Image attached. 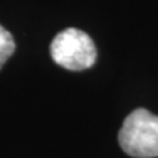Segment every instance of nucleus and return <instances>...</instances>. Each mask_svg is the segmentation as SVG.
Wrapping results in <instances>:
<instances>
[{
	"label": "nucleus",
	"mask_w": 158,
	"mask_h": 158,
	"mask_svg": "<svg viewBox=\"0 0 158 158\" xmlns=\"http://www.w3.org/2000/svg\"><path fill=\"white\" fill-rule=\"evenodd\" d=\"M15 51V41L12 34L0 25V69Z\"/></svg>",
	"instance_id": "3"
},
{
	"label": "nucleus",
	"mask_w": 158,
	"mask_h": 158,
	"mask_svg": "<svg viewBox=\"0 0 158 158\" xmlns=\"http://www.w3.org/2000/svg\"><path fill=\"white\" fill-rule=\"evenodd\" d=\"M50 54L53 60L68 70H85L97 59V48L88 34L76 28H68L59 32L51 41Z\"/></svg>",
	"instance_id": "2"
},
{
	"label": "nucleus",
	"mask_w": 158,
	"mask_h": 158,
	"mask_svg": "<svg viewBox=\"0 0 158 158\" xmlns=\"http://www.w3.org/2000/svg\"><path fill=\"white\" fill-rule=\"evenodd\" d=\"M118 143L130 157H158V116L145 108L133 110L118 132Z\"/></svg>",
	"instance_id": "1"
}]
</instances>
